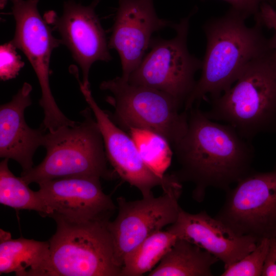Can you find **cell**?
<instances>
[{
  "mask_svg": "<svg viewBox=\"0 0 276 276\" xmlns=\"http://www.w3.org/2000/svg\"><path fill=\"white\" fill-rule=\"evenodd\" d=\"M188 111L187 131L173 147L180 168L172 174L193 183L192 198L201 202L208 188L226 191L250 172L254 150L232 126L215 122L198 107Z\"/></svg>",
  "mask_w": 276,
  "mask_h": 276,
  "instance_id": "1",
  "label": "cell"
},
{
  "mask_svg": "<svg viewBox=\"0 0 276 276\" xmlns=\"http://www.w3.org/2000/svg\"><path fill=\"white\" fill-rule=\"evenodd\" d=\"M247 17L233 9L224 16L204 26L207 44L202 61L201 75L184 104L188 111L206 95L217 98L236 81L246 66L254 59L275 48L274 38L266 39L262 25L248 27Z\"/></svg>",
  "mask_w": 276,
  "mask_h": 276,
  "instance_id": "2",
  "label": "cell"
},
{
  "mask_svg": "<svg viewBox=\"0 0 276 276\" xmlns=\"http://www.w3.org/2000/svg\"><path fill=\"white\" fill-rule=\"evenodd\" d=\"M204 112L232 126L250 142L260 132H276L275 49L252 60L231 88L212 99Z\"/></svg>",
  "mask_w": 276,
  "mask_h": 276,
  "instance_id": "3",
  "label": "cell"
},
{
  "mask_svg": "<svg viewBox=\"0 0 276 276\" xmlns=\"http://www.w3.org/2000/svg\"><path fill=\"white\" fill-rule=\"evenodd\" d=\"M80 115L81 122L45 133L44 158L37 166L21 173L28 184L69 177L113 178V172L107 166L102 135L91 110L87 107Z\"/></svg>",
  "mask_w": 276,
  "mask_h": 276,
  "instance_id": "4",
  "label": "cell"
},
{
  "mask_svg": "<svg viewBox=\"0 0 276 276\" xmlns=\"http://www.w3.org/2000/svg\"><path fill=\"white\" fill-rule=\"evenodd\" d=\"M41 276H121L114 262L107 220L74 222L55 219Z\"/></svg>",
  "mask_w": 276,
  "mask_h": 276,
  "instance_id": "5",
  "label": "cell"
},
{
  "mask_svg": "<svg viewBox=\"0 0 276 276\" xmlns=\"http://www.w3.org/2000/svg\"><path fill=\"white\" fill-rule=\"evenodd\" d=\"M102 90L111 95L106 101L114 108L110 119L114 123L129 129H147L165 137L172 146L185 135L188 124V111H180L183 105L164 91L129 83L117 77L103 81Z\"/></svg>",
  "mask_w": 276,
  "mask_h": 276,
  "instance_id": "6",
  "label": "cell"
},
{
  "mask_svg": "<svg viewBox=\"0 0 276 276\" xmlns=\"http://www.w3.org/2000/svg\"><path fill=\"white\" fill-rule=\"evenodd\" d=\"M15 21L14 35L11 41L24 53L37 76L41 91L39 104L43 110L41 126L54 132L76 122L67 118L54 98L50 85V64L53 51L62 41L52 34L53 29L41 16L37 8L39 0H10Z\"/></svg>",
  "mask_w": 276,
  "mask_h": 276,
  "instance_id": "7",
  "label": "cell"
},
{
  "mask_svg": "<svg viewBox=\"0 0 276 276\" xmlns=\"http://www.w3.org/2000/svg\"><path fill=\"white\" fill-rule=\"evenodd\" d=\"M190 16L173 25L176 31L173 38H151L150 50L129 76V83L166 93L184 105L195 85V74L202 66V61L187 48Z\"/></svg>",
  "mask_w": 276,
  "mask_h": 276,
  "instance_id": "8",
  "label": "cell"
},
{
  "mask_svg": "<svg viewBox=\"0 0 276 276\" xmlns=\"http://www.w3.org/2000/svg\"><path fill=\"white\" fill-rule=\"evenodd\" d=\"M224 203L215 218L236 233L256 239L276 235V169L251 171L226 191Z\"/></svg>",
  "mask_w": 276,
  "mask_h": 276,
  "instance_id": "9",
  "label": "cell"
},
{
  "mask_svg": "<svg viewBox=\"0 0 276 276\" xmlns=\"http://www.w3.org/2000/svg\"><path fill=\"white\" fill-rule=\"evenodd\" d=\"M181 189V183L175 181L158 197L152 194L133 201L117 199L118 213L113 221H109L108 228L118 266L122 268L126 256L144 240L176 220L181 208L178 203Z\"/></svg>",
  "mask_w": 276,
  "mask_h": 276,
  "instance_id": "10",
  "label": "cell"
},
{
  "mask_svg": "<svg viewBox=\"0 0 276 276\" xmlns=\"http://www.w3.org/2000/svg\"><path fill=\"white\" fill-rule=\"evenodd\" d=\"M99 2L94 0L83 6L69 0L64 2L61 16L53 11L44 15L81 68L83 82H79L85 88H90L89 73L93 64L97 61L108 62L112 58L104 30L95 12Z\"/></svg>",
  "mask_w": 276,
  "mask_h": 276,
  "instance_id": "11",
  "label": "cell"
},
{
  "mask_svg": "<svg viewBox=\"0 0 276 276\" xmlns=\"http://www.w3.org/2000/svg\"><path fill=\"white\" fill-rule=\"evenodd\" d=\"M99 178L63 177L38 183L48 216L74 222L109 220L116 206Z\"/></svg>",
  "mask_w": 276,
  "mask_h": 276,
  "instance_id": "12",
  "label": "cell"
},
{
  "mask_svg": "<svg viewBox=\"0 0 276 276\" xmlns=\"http://www.w3.org/2000/svg\"><path fill=\"white\" fill-rule=\"evenodd\" d=\"M80 89L101 132L107 160L117 175L137 189L142 197L152 195V189L157 186L164 190L170 185L174 181L173 175H160L152 170L143 160L131 136L99 107L90 88L80 84Z\"/></svg>",
  "mask_w": 276,
  "mask_h": 276,
  "instance_id": "13",
  "label": "cell"
},
{
  "mask_svg": "<svg viewBox=\"0 0 276 276\" xmlns=\"http://www.w3.org/2000/svg\"><path fill=\"white\" fill-rule=\"evenodd\" d=\"M173 25L157 16L153 0H119L108 47L119 55L122 79L128 81L140 65L152 34Z\"/></svg>",
  "mask_w": 276,
  "mask_h": 276,
  "instance_id": "14",
  "label": "cell"
},
{
  "mask_svg": "<svg viewBox=\"0 0 276 276\" xmlns=\"http://www.w3.org/2000/svg\"><path fill=\"white\" fill-rule=\"evenodd\" d=\"M167 229L211 254L224 263V269L252 251L258 243L251 237L236 233L205 211L191 214L181 208L176 220Z\"/></svg>",
  "mask_w": 276,
  "mask_h": 276,
  "instance_id": "15",
  "label": "cell"
},
{
  "mask_svg": "<svg viewBox=\"0 0 276 276\" xmlns=\"http://www.w3.org/2000/svg\"><path fill=\"white\" fill-rule=\"evenodd\" d=\"M32 87L25 82L12 100L0 107V156L17 162L26 172L33 167V158L42 146L43 128L33 129L27 124L25 110L32 104Z\"/></svg>",
  "mask_w": 276,
  "mask_h": 276,
  "instance_id": "16",
  "label": "cell"
},
{
  "mask_svg": "<svg viewBox=\"0 0 276 276\" xmlns=\"http://www.w3.org/2000/svg\"><path fill=\"white\" fill-rule=\"evenodd\" d=\"M49 241L24 238L12 239L0 229V274L41 276L49 254Z\"/></svg>",
  "mask_w": 276,
  "mask_h": 276,
  "instance_id": "17",
  "label": "cell"
},
{
  "mask_svg": "<svg viewBox=\"0 0 276 276\" xmlns=\"http://www.w3.org/2000/svg\"><path fill=\"white\" fill-rule=\"evenodd\" d=\"M219 260L197 245L177 238L148 276H211Z\"/></svg>",
  "mask_w": 276,
  "mask_h": 276,
  "instance_id": "18",
  "label": "cell"
},
{
  "mask_svg": "<svg viewBox=\"0 0 276 276\" xmlns=\"http://www.w3.org/2000/svg\"><path fill=\"white\" fill-rule=\"evenodd\" d=\"M177 237L168 229L144 240L125 257L121 276H141L151 271L174 245Z\"/></svg>",
  "mask_w": 276,
  "mask_h": 276,
  "instance_id": "19",
  "label": "cell"
},
{
  "mask_svg": "<svg viewBox=\"0 0 276 276\" xmlns=\"http://www.w3.org/2000/svg\"><path fill=\"white\" fill-rule=\"evenodd\" d=\"M9 159L0 163V203L15 210L35 211L48 216L47 209L37 191H33L21 177L14 175L8 167Z\"/></svg>",
  "mask_w": 276,
  "mask_h": 276,
  "instance_id": "20",
  "label": "cell"
},
{
  "mask_svg": "<svg viewBox=\"0 0 276 276\" xmlns=\"http://www.w3.org/2000/svg\"><path fill=\"white\" fill-rule=\"evenodd\" d=\"M130 135L144 162L155 173L164 175L171 163L169 142L162 135L147 129L131 127Z\"/></svg>",
  "mask_w": 276,
  "mask_h": 276,
  "instance_id": "21",
  "label": "cell"
},
{
  "mask_svg": "<svg viewBox=\"0 0 276 276\" xmlns=\"http://www.w3.org/2000/svg\"><path fill=\"white\" fill-rule=\"evenodd\" d=\"M269 238H264L256 247L238 262L224 269L221 276L262 275L269 246Z\"/></svg>",
  "mask_w": 276,
  "mask_h": 276,
  "instance_id": "22",
  "label": "cell"
},
{
  "mask_svg": "<svg viewBox=\"0 0 276 276\" xmlns=\"http://www.w3.org/2000/svg\"><path fill=\"white\" fill-rule=\"evenodd\" d=\"M11 41L0 47V78L6 81L15 78L24 65Z\"/></svg>",
  "mask_w": 276,
  "mask_h": 276,
  "instance_id": "23",
  "label": "cell"
},
{
  "mask_svg": "<svg viewBox=\"0 0 276 276\" xmlns=\"http://www.w3.org/2000/svg\"><path fill=\"white\" fill-rule=\"evenodd\" d=\"M257 21L262 25H265L268 28L273 29L275 32L274 37L276 53V11L268 4H263L260 7L257 14Z\"/></svg>",
  "mask_w": 276,
  "mask_h": 276,
  "instance_id": "24",
  "label": "cell"
},
{
  "mask_svg": "<svg viewBox=\"0 0 276 276\" xmlns=\"http://www.w3.org/2000/svg\"><path fill=\"white\" fill-rule=\"evenodd\" d=\"M269 241L262 275L276 276V235L269 238Z\"/></svg>",
  "mask_w": 276,
  "mask_h": 276,
  "instance_id": "25",
  "label": "cell"
},
{
  "mask_svg": "<svg viewBox=\"0 0 276 276\" xmlns=\"http://www.w3.org/2000/svg\"><path fill=\"white\" fill-rule=\"evenodd\" d=\"M230 4L233 9L242 13L246 17L258 12V7L261 0H223Z\"/></svg>",
  "mask_w": 276,
  "mask_h": 276,
  "instance_id": "26",
  "label": "cell"
},
{
  "mask_svg": "<svg viewBox=\"0 0 276 276\" xmlns=\"http://www.w3.org/2000/svg\"><path fill=\"white\" fill-rule=\"evenodd\" d=\"M7 3V0H0V8L1 10L4 9Z\"/></svg>",
  "mask_w": 276,
  "mask_h": 276,
  "instance_id": "27",
  "label": "cell"
},
{
  "mask_svg": "<svg viewBox=\"0 0 276 276\" xmlns=\"http://www.w3.org/2000/svg\"><path fill=\"white\" fill-rule=\"evenodd\" d=\"M275 11H276V10H275Z\"/></svg>",
  "mask_w": 276,
  "mask_h": 276,
  "instance_id": "28",
  "label": "cell"
}]
</instances>
